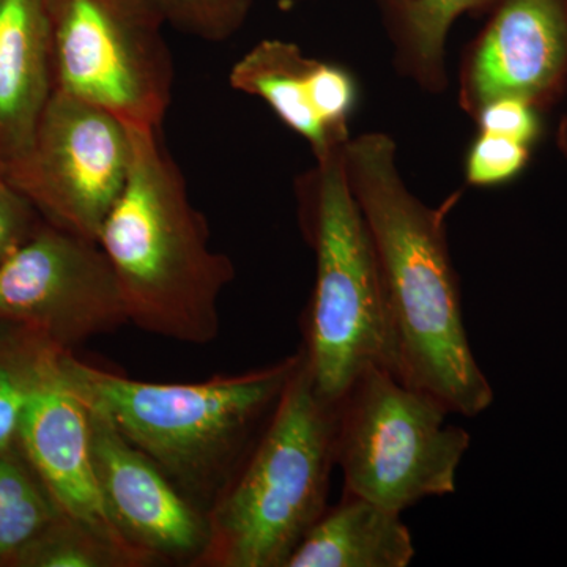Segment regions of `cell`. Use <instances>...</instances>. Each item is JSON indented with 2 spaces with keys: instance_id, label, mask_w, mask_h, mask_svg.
Returning <instances> with one entry per match:
<instances>
[{
  "instance_id": "obj_1",
  "label": "cell",
  "mask_w": 567,
  "mask_h": 567,
  "mask_svg": "<svg viewBox=\"0 0 567 567\" xmlns=\"http://www.w3.org/2000/svg\"><path fill=\"white\" fill-rule=\"evenodd\" d=\"M344 166L379 262L391 371L450 413L486 412L494 390L470 344L447 245V216L461 200V189L429 207L406 188L395 163V142L385 133L347 142Z\"/></svg>"
},
{
  "instance_id": "obj_2",
  "label": "cell",
  "mask_w": 567,
  "mask_h": 567,
  "mask_svg": "<svg viewBox=\"0 0 567 567\" xmlns=\"http://www.w3.org/2000/svg\"><path fill=\"white\" fill-rule=\"evenodd\" d=\"M270 365L199 383H152L103 371L63 352L62 382L205 514L229 486L300 364Z\"/></svg>"
},
{
  "instance_id": "obj_3",
  "label": "cell",
  "mask_w": 567,
  "mask_h": 567,
  "mask_svg": "<svg viewBox=\"0 0 567 567\" xmlns=\"http://www.w3.org/2000/svg\"><path fill=\"white\" fill-rule=\"evenodd\" d=\"M130 132L128 182L99 245L117 276L130 323L173 341L208 344L219 333V298L234 281L233 260L212 249L207 219L194 207L162 130Z\"/></svg>"
},
{
  "instance_id": "obj_4",
  "label": "cell",
  "mask_w": 567,
  "mask_h": 567,
  "mask_svg": "<svg viewBox=\"0 0 567 567\" xmlns=\"http://www.w3.org/2000/svg\"><path fill=\"white\" fill-rule=\"evenodd\" d=\"M334 442L336 404L317 391L301 350L274 413L207 513L196 566L286 567L328 507Z\"/></svg>"
},
{
  "instance_id": "obj_5",
  "label": "cell",
  "mask_w": 567,
  "mask_h": 567,
  "mask_svg": "<svg viewBox=\"0 0 567 567\" xmlns=\"http://www.w3.org/2000/svg\"><path fill=\"white\" fill-rule=\"evenodd\" d=\"M344 151L316 159L295 182L301 235L316 257L300 349L317 391L334 404L365 365L393 374L379 262L347 182Z\"/></svg>"
},
{
  "instance_id": "obj_6",
  "label": "cell",
  "mask_w": 567,
  "mask_h": 567,
  "mask_svg": "<svg viewBox=\"0 0 567 567\" xmlns=\"http://www.w3.org/2000/svg\"><path fill=\"white\" fill-rule=\"evenodd\" d=\"M431 394L365 365L336 402V466L344 491L404 513L456 492L470 434Z\"/></svg>"
},
{
  "instance_id": "obj_7",
  "label": "cell",
  "mask_w": 567,
  "mask_h": 567,
  "mask_svg": "<svg viewBox=\"0 0 567 567\" xmlns=\"http://www.w3.org/2000/svg\"><path fill=\"white\" fill-rule=\"evenodd\" d=\"M54 92L95 104L130 128L162 130L175 69L151 0H48Z\"/></svg>"
},
{
  "instance_id": "obj_8",
  "label": "cell",
  "mask_w": 567,
  "mask_h": 567,
  "mask_svg": "<svg viewBox=\"0 0 567 567\" xmlns=\"http://www.w3.org/2000/svg\"><path fill=\"white\" fill-rule=\"evenodd\" d=\"M132 132L110 112L54 92L28 153L6 177L44 221L99 241L132 169Z\"/></svg>"
},
{
  "instance_id": "obj_9",
  "label": "cell",
  "mask_w": 567,
  "mask_h": 567,
  "mask_svg": "<svg viewBox=\"0 0 567 567\" xmlns=\"http://www.w3.org/2000/svg\"><path fill=\"white\" fill-rule=\"evenodd\" d=\"M0 320L32 328L65 352L130 323L99 241L47 221L0 265Z\"/></svg>"
},
{
  "instance_id": "obj_10",
  "label": "cell",
  "mask_w": 567,
  "mask_h": 567,
  "mask_svg": "<svg viewBox=\"0 0 567 567\" xmlns=\"http://www.w3.org/2000/svg\"><path fill=\"white\" fill-rule=\"evenodd\" d=\"M566 85L567 0H503L464 52L458 104L472 118L498 100L543 111Z\"/></svg>"
},
{
  "instance_id": "obj_11",
  "label": "cell",
  "mask_w": 567,
  "mask_h": 567,
  "mask_svg": "<svg viewBox=\"0 0 567 567\" xmlns=\"http://www.w3.org/2000/svg\"><path fill=\"white\" fill-rule=\"evenodd\" d=\"M89 415L96 481L114 527L152 565L196 566L208 544L207 514L110 420L92 410Z\"/></svg>"
},
{
  "instance_id": "obj_12",
  "label": "cell",
  "mask_w": 567,
  "mask_h": 567,
  "mask_svg": "<svg viewBox=\"0 0 567 567\" xmlns=\"http://www.w3.org/2000/svg\"><path fill=\"white\" fill-rule=\"evenodd\" d=\"M230 87L262 100L303 137L320 159L352 140L349 118L357 106V81L344 66L306 55L286 40H262L229 74Z\"/></svg>"
},
{
  "instance_id": "obj_13",
  "label": "cell",
  "mask_w": 567,
  "mask_h": 567,
  "mask_svg": "<svg viewBox=\"0 0 567 567\" xmlns=\"http://www.w3.org/2000/svg\"><path fill=\"white\" fill-rule=\"evenodd\" d=\"M18 446L65 516L128 555L136 567L152 565L112 524L93 465L89 409L62 382L59 369L29 402Z\"/></svg>"
},
{
  "instance_id": "obj_14",
  "label": "cell",
  "mask_w": 567,
  "mask_h": 567,
  "mask_svg": "<svg viewBox=\"0 0 567 567\" xmlns=\"http://www.w3.org/2000/svg\"><path fill=\"white\" fill-rule=\"evenodd\" d=\"M54 95L48 0H0V167L31 148Z\"/></svg>"
},
{
  "instance_id": "obj_15",
  "label": "cell",
  "mask_w": 567,
  "mask_h": 567,
  "mask_svg": "<svg viewBox=\"0 0 567 567\" xmlns=\"http://www.w3.org/2000/svg\"><path fill=\"white\" fill-rule=\"evenodd\" d=\"M401 513L344 491L290 555L286 567H406L415 557Z\"/></svg>"
},
{
  "instance_id": "obj_16",
  "label": "cell",
  "mask_w": 567,
  "mask_h": 567,
  "mask_svg": "<svg viewBox=\"0 0 567 567\" xmlns=\"http://www.w3.org/2000/svg\"><path fill=\"white\" fill-rule=\"evenodd\" d=\"M394 50L395 70L424 92L447 89L446 39L464 14L491 13L503 0H374Z\"/></svg>"
},
{
  "instance_id": "obj_17",
  "label": "cell",
  "mask_w": 567,
  "mask_h": 567,
  "mask_svg": "<svg viewBox=\"0 0 567 567\" xmlns=\"http://www.w3.org/2000/svg\"><path fill=\"white\" fill-rule=\"evenodd\" d=\"M63 352L39 331L0 320V450L17 445L22 415Z\"/></svg>"
},
{
  "instance_id": "obj_18",
  "label": "cell",
  "mask_w": 567,
  "mask_h": 567,
  "mask_svg": "<svg viewBox=\"0 0 567 567\" xmlns=\"http://www.w3.org/2000/svg\"><path fill=\"white\" fill-rule=\"evenodd\" d=\"M61 507L17 445L0 450V567H14Z\"/></svg>"
},
{
  "instance_id": "obj_19",
  "label": "cell",
  "mask_w": 567,
  "mask_h": 567,
  "mask_svg": "<svg viewBox=\"0 0 567 567\" xmlns=\"http://www.w3.org/2000/svg\"><path fill=\"white\" fill-rule=\"evenodd\" d=\"M14 567H136L128 555L65 514L22 550Z\"/></svg>"
},
{
  "instance_id": "obj_20",
  "label": "cell",
  "mask_w": 567,
  "mask_h": 567,
  "mask_svg": "<svg viewBox=\"0 0 567 567\" xmlns=\"http://www.w3.org/2000/svg\"><path fill=\"white\" fill-rule=\"evenodd\" d=\"M167 25L208 43H223L244 28L254 0H151Z\"/></svg>"
},
{
  "instance_id": "obj_21",
  "label": "cell",
  "mask_w": 567,
  "mask_h": 567,
  "mask_svg": "<svg viewBox=\"0 0 567 567\" xmlns=\"http://www.w3.org/2000/svg\"><path fill=\"white\" fill-rule=\"evenodd\" d=\"M529 148L524 142L480 132L466 153V182L487 188L514 181L527 166Z\"/></svg>"
},
{
  "instance_id": "obj_22",
  "label": "cell",
  "mask_w": 567,
  "mask_h": 567,
  "mask_svg": "<svg viewBox=\"0 0 567 567\" xmlns=\"http://www.w3.org/2000/svg\"><path fill=\"white\" fill-rule=\"evenodd\" d=\"M43 221L29 197L0 174V265L37 233Z\"/></svg>"
},
{
  "instance_id": "obj_23",
  "label": "cell",
  "mask_w": 567,
  "mask_h": 567,
  "mask_svg": "<svg viewBox=\"0 0 567 567\" xmlns=\"http://www.w3.org/2000/svg\"><path fill=\"white\" fill-rule=\"evenodd\" d=\"M473 121L476 122L480 132L511 137L527 145L535 144L540 132L535 107L517 100L488 103L477 112Z\"/></svg>"
},
{
  "instance_id": "obj_24",
  "label": "cell",
  "mask_w": 567,
  "mask_h": 567,
  "mask_svg": "<svg viewBox=\"0 0 567 567\" xmlns=\"http://www.w3.org/2000/svg\"><path fill=\"white\" fill-rule=\"evenodd\" d=\"M557 144L559 151L563 153V156H565L567 159V115H565V118H563L561 123H559Z\"/></svg>"
},
{
  "instance_id": "obj_25",
  "label": "cell",
  "mask_w": 567,
  "mask_h": 567,
  "mask_svg": "<svg viewBox=\"0 0 567 567\" xmlns=\"http://www.w3.org/2000/svg\"><path fill=\"white\" fill-rule=\"evenodd\" d=\"M0 174H3L2 167H0Z\"/></svg>"
}]
</instances>
